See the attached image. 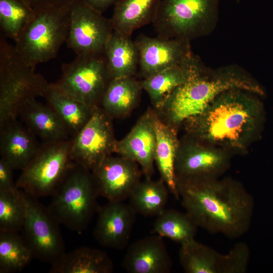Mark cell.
Returning a JSON list of instances; mask_svg holds the SVG:
<instances>
[{"mask_svg": "<svg viewBox=\"0 0 273 273\" xmlns=\"http://www.w3.org/2000/svg\"><path fill=\"white\" fill-rule=\"evenodd\" d=\"M186 213L198 227L230 239L249 230L254 202L242 184L231 178L190 177L176 180Z\"/></svg>", "mask_w": 273, "mask_h": 273, "instance_id": "1", "label": "cell"}, {"mask_svg": "<svg viewBox=\"0 0 273 273\" xmlns=\"http://www.w3.org/2000/svg\"><path fill=\"white\" fill-rule=\"evenodd\" d=\"M184 64L185 80L168 95L160 107L173 124L199 115L215 98L225 91L241 89L258 95L264 93L258 82L238 65L213 69L206 66L193 53Z\"/></svg>", "mask_w": 273, "mask_h": 273, "instance_id": "2", "label": "cell"}, {"mask_svg": "<svg viewBox=\"0 0 273 273\" xmlns=\"http://www.w3.org/2000/svg\"><path fill=\"white\" fill-rule=\"evenodd\" d=\"M252 92L233 89L215 98L199 115L186 121L202 141L234 149H242L257 129L261 104Z\"/></svg>", "mask_w": 273, "mask_h": 273, "instance_id": "3", "label": "cell"}, {"mask_svg": "<svg viewBox=\"0 0 273 273\" xmlns=\"http://www.w3.org/2000/svg\"><path fill=\"white\" fill-rule=\"evenodd\" d=\"M49 83L20 58L14 46L0 34V126L18 119L28 101L43 97Z\"/></svg>", "mask_w": 273, "mask_h": 273, "instance_id": "4", "label": "cell"}, {"mask_svg": "<svg viewBox=\"0 0 273 273\" xmlns=\"http://www.w3.org/2000/svg\"><path fill=\"white\" fill-rule=\"evenodd\" d=\"M51 196L50 214L60 225L78 233L87 227L99 208L92 172L74 162Z\"/></svg>", "mask_w": 273, "mask_h": 273, "instance_id": "5", "label": "cell"}, {"mask_svg": "<svg viewBox=\"0 0 273 273\" xmlns=\"http://www.w3.org/2000/svg\"><path fill=\"white\" fill-rule=\"evenodd\" d=\"M220 0H160L152 23L157 36L189 41L210 35Z\"/></svg>", "mask_w": 273, "mask_h": 273, "instance_id": "6", "label": "cell"}, {"mask_svg": "<svg viewBox=\"0 0 273 273\" xmlns=\"http://www.w3.org/2000/svg\"><path fill=\"white\" fill-rule=\"evenodd\" d=\"M70 7L34 11L14 46L28 66L35 68L56 57L68 36Z\"/></svg>", "mask_w": 273, "mask_h": 273, "instance_id": "7", "label": "cell"}, {"mask_svg": "<svg viewBox=\"0 0 273 273\" xmlns=\"http://www.w3.org/2000/svg\"><path fill=\"white\" fill-rule=\"evenodd\" d=\"M71 139L43 143L34 158L21 170L17 188L37 198L51 196L73 163Z\"/></svg>", "mask_w": 273, "mask_h": 273, "instance_id": "8", "label": "cell"}, {"mask_svg": "<svg viewBox=\"0 0 273 273\" xmlns=\"http://www.w3.org/2000/svg\"><path fill=\"white\" fill-rule=\"evenodd\" d=\"M111 80L104 54L76 56L62 65V74L54 83L60 90L95 109Z\"/></svg>", "mask_w": 273, "mask_h": 273, "instance_id": "9", "label": "cell"}, {"mask_svg": "<svg viewBox=\"0 0 273 273\" xmlns=\"http://www.w3.org/2000/svg\"><path fill=\"white\" fill-rule=\"evenodd\" d=\"M22 192L26 215L22 236L33 258L51 265L65 253L60 224L37 198Z\"/></svg>", "mask_w": 273, "mask_h": 273, "instance_id": "10", "label": "cell"}, {"mask_svg": "<svg viewBox=\"0 0 273 273\" xmlns=\"http://www.w3.org/2000/svg\"><path fill=\"white\" fill-rule=\"evenodd\" d=\"M113 30L110 19L104 17L81 0H77L70 7L66 43L76 56L104 54Z\"/></svg>", "mask_w": 273, "mask_h": 273, "instance_id": "11", "label": "cell"}, {"mask_svg": "<svg viewBox=\"0 0 273 273\" xmlns=\"http://www.w3.org/2000/svg\"><path fill=\"white\" fill-rule=\"evenodd\" d=\"M110 117L100 107L96 108L86 123L71 139L72 161L90 170L114 153L116 140Z\"/></svg>", "mask_w": 273, "mask_h": 273, "instance_id": "12", "label": "cell"}, {"mask_svg": "<svg viewBox=\"0 0 273 273\" xmlns=\"http://www.w3.org/2000/svg\"><path fill=\"white\" fill-rule=\"evenodd\" d=\"M92 173L99 196L108 201L128 199L141 181L139 165L119 155H108Z\"/></svg>", "mask_w": 273, "mask_h": 273, "instance_id": "13", "label": "cell"}, {"mask_svg": "<svg viewBox=\"0 0 273 273\" xmlns=\"http://www.w3.org/2000/svg\"><path fill=\"white\" fill-rule=\"evenodd\" d=\"M144 78L165 69L181 65L192 53L191 42L180 38L140 35L134 40Z\"/></svg>", "mask_w": 273, "mask_h": 273, "instance_id": "14", "label": "cell"}, {"mask_svg": "<svg viewBox=\"0 0 273 273\" xmlns=\"http://www.w3.org/2000/svg\"><path fill=\"white\" fill-rule=\"evenodd\" d=\"M94 236L104 247L122 250L129 242L136 213L124 201H108L99 207Z\"/></svg>", "mask_w": 273, "mask_h": 273, "instance_id": "15", "label": "cell"}, {"mask_svg": "<svg viewBox=\"0 0 273 273\" xmlns=\"http://www.w3.org/2000/svg\"><path fill=\"white\" fill-rule=\"evenodd\" d=\"M154 115L152 112L144 114L124 138L116 141L114 149V153L140 166L146 178H151L154 173L156 146Z\"/></svg>", "mask_w": 273, "mask_h": 273, "instance_id": "16", "label": "cell"}, {"mask_svg": "<svg viewBox=\"0 0 273 273\" xmlns=\"http://www.w3.org/2000/svg\"><path fill=\"white\" fill-rule=\"evenodd\" d=\"M226 152L198 144L178 148L175 171L177 179L190 177L218 178L229 165Z\"/></svg>", "mask_w": 273, "mask_h": 273, "instance_id": "17", "label": "cell"}, {"mask_svg": "<svg viewBox=\"0 0 273 273\" xmlns=\"http://www.w3.org/2000/svg\"><path fill=\"white\" fill-rule=\"evenodd\" d=\"M172 265L162 237L156 234L131 244L122 262L123 268L130 273H168Z\"/></svg>", "mask_w": 273, "mask_h": 273, "instance_id": "18", "label": "cell"}, {"mask_svg": "<svg viewBox=\"0 0 273 273\" xmlns=\"http://www.w3.org/2000/svg\"><path fill=\"white\" fill-rule=\"evenodd\" d=\"M41 144L18 119L0 126L1 158L14 170H23L36 155Z\"/></svg>", "mask_w": 273, "mask_h": 273, "instance_id": "19", "label": "cell"}, {"mask_svg": "<svg viewBox=\"0 0 273 273\" xmlns=\"http://www.w3.org/2000/svg\"><path fill=\"white\" fill-rule=\"evenodd\" d=\"M18 118L43 143L71 139L58 114L36 99L28 101L21 108Z\"/></svg>", "mask_w": 273, "mask_h": 273, "instance_id": "20", "label": "cell"}, {"mask_svg": "<svg viewBox=\"0 0 273 273\" xmlns=\"http://www.w3.org/2000/svg\"><path fill=\"white\" fill-rule=\"evenodd\" d=\"M154 125L156 135L155 163L169 192L179 200L175 171V160L179 148L176 132L172 126L165 123L155 114Z\"/></svg>", "mask_w": 273, "mask_h": 273, "instance_id": "21", "label": "cell"}, {"mask_svg": "<svg viewBox=\"0 0 273 273\" xmlns=\"http://www.w3.org/2000/svg\"><path fill=\"white\" fill-rule=\"evenodd\" d=\"M178 256L187 273H231L228 253H219L195 239L180 244Z\"/></svg>", "mask_w": 273, "mask_h": 273, "instance_id": "22", "label": "cell"}, {"mask_svg": "<svg viewBox=\"0 0 273 273\" xmlns=\"http://www.w3.org/2000/svg\"><path fill=\"white\" fill-rule=\"evenodd\" d=\"M104 55L111 80L135 74L139 65V52L131 37L113 30Z\"/></svg>", "mask_w": 273, "mask_h": 273, "instance_id": "23", "label": "cell"}, {"mask_svg": "<svg viewBox=\"0 0 273 273\" xmlns=\"http://www.w3.org/2000/svg\"><path fill=\"white\" fill-rule=\"evenodd\" d=\"M114 264L108 254L98 249L82 247L65 253L51 264V273H111Z\"/></svg>", "mask_w": 273, "mask_h": 273, "instance_id": "24", "label": "cell"}, {"mask_svg": "<svg viewBox=\"0 0 273 273\" xmlns=\"http://www.w3.org/2000/svg\"><path fill=\"white\" fill-rule=\"evenodd\" d=\"M43 98L62 120L71 139L86 123L95 109L63 92L54 83L49 84Z\"/></svg>", "mask_w": 273, "mask_h": 273, "instance_id": "25", "label": "cell"}, {"mask_svg": "<svg viewBox=\"0 0 273 273\" xmlns=\"http://www.w3.org/2000/svg\"><path fill=\"white\" fill-rule=\"evenodd\" d=\"M160 0H120L110 19L114 30L131 36L140 27L152 23Z\"/></svg>", "mask_w": 273, "mask_h": 273, "instance_id": "26", "label": "cell"}, {"mask_svg": "<svg viewBox=\"0 0 273 273\" xmlns=\"http://www.w3.org/2000/svg\"><path fill=\"white\" fill-rule=\"evenodd\" d=\"M143 89L133 76L113 79L102 97L100 107L110 117L127 114L138 104Z\"/></svg>", "mask_w": 273, "mask_h": 273, "instance_id": "27", "label": "cell"}, {"mask_svg": "<svg viewBox=\"0 0 273 273\" xmlns=\"http://www.w3.org/2000/svg\"><path fill=\"white\" fill-rule=\"evenodd\" d=\"M169 191L160 178L153 180L146 178L135 187L128 199L136 214L144 216H157L165 209Z\"/></svg>", "mask_w": 273, "mask_h": 273, "instance_id": "28", "label": "cell"}, {"mask_svg": "<svg viewBox=\"0 0 273 273\" xmlns=\"http://www.w3.org/2000/svg\"><path fill=\"white\" fill-rule=\"evenodd\" d=\"M152 233L180 244L195 239L198 226L186 213L165 209L156 216Z\"/></svg>", "mask_w": 273, "mask_h": 273, "instance_id": "29", "label": "cell"}, {"mask_svg": "<svg viewBox=\"0 0 273 273\" xmlns=\"http://www.w3.org/2000/svg\"><path fill=\"white\" fill-rule=\"evenodd\" d=\"M33 258L19 233L0 232V273L22 270Z\"/></svg>", "mask_w": 273, "mask_h": 273, "instance_id": "30", "label": "cell"}, {"mask_svg": "<svg viewBox=\"0 0 273 273\" xmlns=\"http://www.w3.org/2000/svg\"><path fill=\"white\" fill-rule=\"evenodd\" d=\"M186 78L184 62L180 65L165 69L146 77L140 82L152 104L156 107L160 108L168 95L183 83Z\"/></svg>", "mask_w": 273, "mask_h": 273, "instance_id": "31", "label": "cell"}, {"mask_svg": "<svg viewBox=\"0 0 273 273\" xmlns=\"http://www.w3.org/2000/svg\"><path fill=\"white\" fill-rule=\"evenodd\" d=\"M35 11L23 0H0V29L15 42L32 19Z\"/></svg>", "mask_w": 273, "mask_h": 273, "instance_id": "32", "label": "cell"}, {"mask_svg": "<svg viewBox=\"0 0 273 273\" xmlns=\"http://www.w3.org/2000/svg\"><path fill=\"white\" fill-rule=\"evenodd\" d=\"M26 215L22 191H0V232L19 233Z\"/></svg>", "mask_w": 273, "mask_h": 273, "instance_id": "33", "label": "cell"}, {"mask_svg": "<svg viewBox=\"0 0 273 273\" xmlns=\"http://www.w3.org/2000/svg\"><path fill=\"white\" fill-rule=\"evenodd\" d=\"M12 167L0 158V191H12L17 189L13 180Z\"/></svg>", "mask_w": 273, "mask_h": 273, "instance_id": "34", "label": "cell"}, {"mask_svg": "<svg viewBox=\"0 0 273 273\" xmlns=\"http://www.w3.org/2000/svg\"><path fill=\"white\" fill-rule=\"evenodd\" d=\"M34 11L71 6L77 0H23Z\"/></svg>", "mask_w": 273, "mask_h": 273, "instance_id": "35", "label": "cell"}, {"mask_svg": "<svg viewBox=\"0 0 273 273\" xmlns=\"http://www.w3.org/2000/svg\"><path fill=\"white\" fill-rule=\"evenodd\" d=\"M94 10L103 14L111 6L115 5L120 0H81Z\"/></svg>", "mask_w": 273, "mask_h": 273, "instance_id": "36", "label": "cell"}]
</instances>
